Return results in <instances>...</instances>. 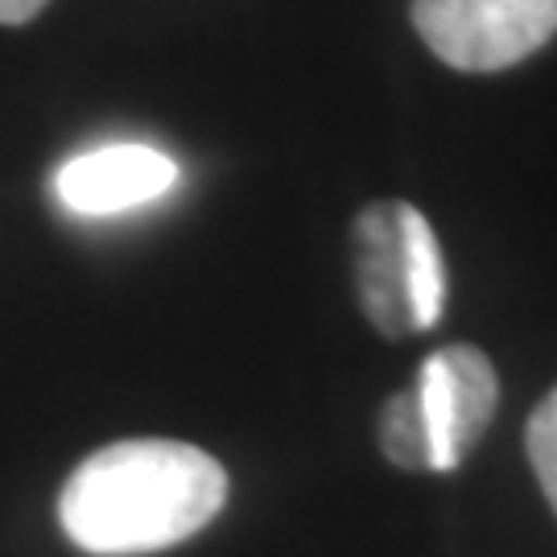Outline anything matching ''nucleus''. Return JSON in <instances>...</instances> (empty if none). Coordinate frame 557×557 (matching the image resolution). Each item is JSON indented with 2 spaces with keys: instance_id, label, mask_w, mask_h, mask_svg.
<instances>
[{
  "instance_id": "obj_1",
  "label": "nucleus",
  "mask_w": 557,
  "mask_h": 557,
  "mask_svg": "<svg viewBox=\"0 0 557 557\" xmlns=\"http://www.w3.org/2000/svg\"><path fill=\"white\" fill-rule=\"evenodd\" d=\"M227 471L174 438H128L87 455L62 483V533L96 557L158 554L220 517Z\"/></svg>"
},
{
  "instance_id": "obj_2",
  "label": "nucleus",
  "mask_w": 557,
  "mask_h": 557,
  "mask_svg": "<svg viewBox=\"0 0 557 557\" xmlns=\"http://www.w3.org/2000/svg\"><path fill=\"white\" fill-rule=\"evenodd\" d=\"M356 281L380 335L430 331L446 310V264L430 220L413 202L380 199L356 215Z\"/></svg>"
},
{
  "instance_id": "obj_3",
  "label": "nucleus",
  "mask_w": 557,
  "mask_h": 557,
  "mask_svg": "<svg viewBox=\"0 0 557 557\" xmlns=\"http://www.w3.org/2000/svg\"><path fill=\"white\" fill-rule=\"evenodd\" d=\"M413 25L446 66L487 75L554 38L557 0H413Z\"/></svg>"
},
{
  "instance_id": "obj_4",
  "label": "nucleus",
  "mask_w": 557,
  "mask_h": 557,
  "mask_svg": "<svg viewBox=\"0 0 557 557\" xmlns=\"http://www.w3.org/2000/svg\"><path fill=\"white\" fill-rule=\"evenodd\" d=\"M413 393L430 442V471H455L496 418L499 380L492 359L467 343L442 347L421 363Z\"/></svg>"
},
{
  "instance_id": "obj_5",
  "label": "nucleus",
  "mask_w": 557,
  "mask_h": 557,
  "mask_svg": "<svg viewBox=\"0 0 557 557\" xmlns=\"http://www.w3.org/2000/svg\"><path fill=\"white\" fill-rule=\"evenodd\" d=\"M178 182V165L149 145H103L54 174V195L75 215H120L161 199Z\"/></svg>"
},
{
  "instance_id": "obj_6",
  "label": "nucleus",
  "mask_w": 557,
  "mask_h": 557,
  "mask_svg": "<svg viewBox=\"0 0 557 557\" xmlns=\"http://www.w3.org/2000/svg\"><path fill=\"white\" fill-rule=\"evenodd\" d=\"M380 446H384L393 467L430 471V442H425V421H421V405L413 388L388 397L384 413H380Z\"/></svg>"
},
{
  "instance_id": "obj_7",
  "label": "nucleus",
  "mask_w": 557,
  "mask_h": 557,
  "mask_svg": "<svg viewBox=\"0 0 557 557\" xmlns=\"http://www.w3.org/2000/svg\"><path fill=\"white\" fill-rule=\"evenodd\" d=\"M524 442H529V462L537 471L541 492H545L549 508L557 512V388L533 409Z\"/></svg>"
},
{
  "instance_id": "obj_8",
  "label": "nucleus",
  "mask_w": 557,
  "mask_h": 557,
  "mask_svg": "<svg viewBox=\"0 0 557 557\" xmlns=\"http://www.w3.org/2000/svg\"><path fill=\"white\" fill-rule=\"evenodd\" d=\"M50 0H0V25H25L46 9Z\"/></svg>"
}]
</instances>
